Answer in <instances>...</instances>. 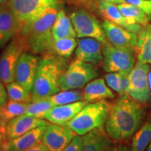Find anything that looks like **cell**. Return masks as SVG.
<instances>
[{"instance_id":"6da1fadb","label":"cell","mask_w":151,"mask_h":151,"mask_svg":"<svg viewBox=\"0 0 151 151\" xmlns=\"http://www.w3.org/2000/svg\"><path fill=\"white\" fill-rule=\"evenodd\" d=\"M145 115L144 105L127 94H122L111 104L105 131L115 142H125L140 129Z\"/></svg>"},{"instance_id":"7a4b0ae2","label":"cell","mask_w":151,"mask_h":151,"mask_svg":"<svg viewBox=\"0 0 151 151\" xmlns=\"http://www.w3.org/2000/svg\"><path fill=\"white\" fill-rule=\"evenodd\" d=\"M58 11L60 10H49L23 24L18 35L23 41L27 52L41 56L52 53L54 39L52 28Z\"/></svg>"},{"instance_id":"3957f363","label":"cell","mask_w":151,"mask_h":151,"mask_svg":"<svg viewBox=\"0 0 151 151\" xmlns=\"http://www.w3.org/2000/svg\"><path fill=\"white\" fill-rule=\"evenodd\" d=\"M67 67L66 58L54 53L41 56L32 90V101L48 98L61 91L60 81Z\"/></svg>"},{"instance_id":"277c9868","label":"cell","mask_w":151,"mask_h":151,"mask_svg":"<svg viewBox=\"0 0 151 151\" xmlns=\"http://www.w3.org/2000/svg\"><path fill=\"white\" fill-rule=\"evenodd\" d=\"M111 104L106 100L89 102L67 124L76 134L83 136L94 129L104 127Z\"/></svg>"},{"instance_id":"5b68a950","label":"cell","mask_w":151,"mask_h":151,"mask_svg":"<svg viewBox=\"0 0 151 151\" xmlns=\"http://www.w3.org/2000/svg\"><path fill=\"white\" fill-rule=\"evenodd\" d=\"M102 52L101 66L107 73H129L136 64L135 48L115 46L106 40L102 43Z\"/></svg>"},{"instance_id":"8992f818","label":"cell","mask_w":151,"mask_h":151,"mask_svg":"<svg viewBox=\"0 0 151 151\" xmlns=\"http://www.w3.org/2000/svg\"><path fill=\"white\" fill-rule=\"evenodd\" d=\"M99 76L96 66L76 59L68 66L60 81L61 90L82 89Z\"/></svg>"},{"instance_id":"52a82bcc","label":"cell","mask_w":151,"mask_h":151,"mask_svg":"<svg viewBox=\"0 0 151 151\" xmlns=\"http://www.w3.org/2000/svg\"><path fill=\"white\" fill-rule=\"evenodd\" d=\"M67 0H11L9 7L22 26L28 20L51 9H63Z\"/></svg>"},{"instance_id":"ba28073f","label":"cell","mask_w":151,"mask_h":151,"mask_svg":"<svg viewBox=\"0 0 151 151\" xmlns=\"http://www.w3.org/2000/svg\"><path fill=\"white\" fill-rule=\"evenodd\" d=\"M150 69L148 64L137 61L128 74L129 86L127 95L144 106L151 103L148 78Z\"/></svg>"},{"instance_id":"9c48e42d","label":"cell","mask_w":151,"mask_h":151,"mask_svg":"<svg viewBox=\"0 0 151 151\" xmlns=\"http://www.w3.org/2000/svg\"><path fill=\"white\" fill-rule=\"evenodd\" d=\"M24 52H27V48L18 35L5 46L0 56V80L5 85L14 81L17 63Z\"/></svg>"},{"instance_id":"30bf717a","label":"cell","mask_w":151,"mask_h":151,"mask_svg":"<svg viewBox=\"0 0 151 151\" xmlns=\"http://www.w3.org/2000/svg\"><path fill=\"white\" fill-rule=\"evenodd\" d=\"M70 18L78 38H94L101 43L107 40L101 24L89 11L77 9L71 14Z\"/></svg>"},{"instance_id":"8fae6325","label":"cell","mask_w":151,"mask_h":151,"mask_svg":"<svg viewBox=\"0 0 151 151\" xmlns=\"http://www.w3.org/2000/svg\"><path fill=\"white\" fill-rule=\"evenodd\" d=\"M39 58L29 52H24L17 63L14 73V81L29 91L32 90L37 75Z\"/></svg>"},{"instance_id":"7c38bea8","label":"cell","mask_w":151,"mask_h":151,"mask_svg":"<svg viewBox=\"0 0 151 151\" xmlns=\"http://www.w3.org/2000/svg\"><path fill=\"white\" fill-rule=\"evenodd\" d=\"M76 135L77 134L67 124L49 123L41 142L50 151H63Z\"/></svg>"},{"instance_id":"4fadbf2b","label":"cell","mask_w":151,"mask_h":151,"mask_svg":"<svg viewBox=\"0 0 151 151\" xmlns=\"http://www.w3.org/2000/svg\"><path fill=\"white\" fill-rule=\"evenodd\" d=\"M101 25L106 38L113 46L135 48L138 40L137 34L107 20H104Z\"/></svg>"},{"instance_id":"5bb4252c","label":"cell","mask_w":151,"mask_h":151,"mask_svg":"<svg viewBox=\"0 0 151 151\" xmlns=\"http://www.w3.org/2000/svg\"><path fill=\"white\" fill-rule=\"evenodd\" d=\"M75 59L94 66L100 65L103 60L102 43L94 38H79L75 50Z\"/></svg>"},{"instance_id":"9a60e30c","label":"cell","mask_w":151,"mask_h":151,"mask_svg":"<svg viewBox=\"0 0 151 151\" xmlns=\"http://www.w3.org/2000/svg\"><path fill=\"white\" fill-rule=\"evenodd\" d=\"M22 28V23L8 5L0 6V48H5Z\"/></svg>"},{"instance_id":"2e32d148","label":"cell","mask_w":151,"mask_h":151,"mask_svg":"<svg viewBox=\"0 0 151 151\" xmlns=\"http://www.w3.org/2000/svg\"><path fill=\"white\" fill-rule=\"evenodd\" d=\"M88 103V101L81 100L68 104L55 106L47 112L44 119L50 123L66 124Z\"/></svg>"},{"instance_id":"e0dca14e","label":"cell","mask_w":151,"mask_h":151,"mask_svg":"<svg viewBox=\"0 0 151 151\" xmlns=\"http://www.w3.org/2000/svg\"><path fill=\"white\" fill-rule=\"evenodd\" d=\"M50 122L44 119H39L24 114L9 120L6 124V135L9 140L19 137L26 132Z\"/></svg>"},{"instance_id":"ac0fdd59","label":"cell","mask_w":151,"mask_h":151,"mask_svg":"<svg viewBox=\"0 0 151 151\" xmlns=\"http://www.w3.org/2000/svg\"><path fill=\"white\" fill-rule=\"evenodd\" d=\"M114 97L115 94L107 86L104 78L93 79L83 89V100L88 102H94Z\"/></svg>"},{"instance_id":"d6986e66","label":"cell","mask_w":151,"mask_h":151,"mask_svg":"<svg viewBox=\"0 0 151 151\" xmlns=\"http://www.w3.org/2000/svg\"><path fill=\"white\" fill-rule=\"evenodd\" d=\"M47 126L41 125L26 132L20 137L9 140L7 150L24 151L41 142Z\"/></svg>"},{"instance_id":"ffe728a7","label":"cell","mask_w":151,"mask_h":151,"mask_svg":"<svg viewBox=\"0 0 151 151\" xmlns=\"http://www.w3.org/2000/svg\"><path fill=\"white\" fill-rule=\"evenodd\" d=\"M97 6L99 14L105 18V20L118 24L136 34L139 33L142 28V26L140 24L130 25L128 24L118 6L114 4L106 2V1H97Z\"/></svg>"},{"instance_id":"44dd1931","label":"cell","mask_w":151,"mask_h":151,"mask_svg":"<svg viewBox=\"0 0 151 151\" xmlns=\"http://www.w3.org/2000/svg\"><path fill=\"white\" fill-rule=\"evenodd\" d=\"M112 143L104 127L99 128L83 136L81 151H107Z\"/></svg>"},{"instance_id":"7402d4cb","label":"cell","mask_w":151,"mask_h":151,"mask_svg":"<svg viewBox=\"0 0 151 151\" xmlns=\"http://www.w3.org/2000/svg\"><path fill=\"white\" fill-rule=\"evenodd\" d=\"M138 40L135 47L137 61L151 65V24H147L137 34Z\"/></svg>"},{"instance_id":"603a6c76","label":"cell","mask_w":151,"mask_h":151,"mask_svg":"<svg viewBox=\"0 0 151 151\" xmlns=\"http://www.w3.org/2000/svg\"><path fill=\"white\" fill-rule=\"evenodd\" d=\"M52 35L54 39L77 37L71 18L67 16L63 9L58 11L52 28Z\"/></svg>"},{"instance_id":"cb8c5ba5","label":"cell","mask_w":151,"mask_h":151,"mask_svg":"<svg viewBox=\"0 0 151 151\" xmlns=\"http://www.w3.org/2000/svg\"><path fill=\"white\" fill-rule=\"evenodd\" d=\"M117 6L130 25H146L150 19L142 10L131 4L122 3L118 4Z\"/></svg>"},{"instance_id":"d4e9b609","label":"cell","mask_w":151,"mask_h":151,"mask_svg":"<svg viewBox=\"0 0 151 151\" xmlns=\"http://www.w3.org/2000/svg\"><path fill=\"white\" fill-rule=\"evenodd\" d=\"M151 142V118H149L132 139V151H145Z\"/></svg>"},{"instance_id":"484cf974","label":"cell","mask_w":151,"mask_h":151,"mask_svg":"<svg viewBox=\"0 0 151 151\" xmlns=\"http://www.w3.org/2000/svg\"><path fill=\"white\" fill-rule=\"evenodd\" d=\"M9 99L18 102L29 104L32 101V93L16 81L5 85Z\"/></svg>"},{"instance_id":"4316f807","label":"cell","mask_w":151,"mask_h":151,"mask_svg":"<svg viewBox=\"0 0 151 151\" xmlns=\"http://www.w3.org/2000/svg\"><path fill=\"white\" fill-rule=\"evenodd\" d=\"M28 105L29 104L9 99L7 103L1 109V120L7 123L9 120L25 114Z\"/></svg>"},{"instance_id":"83f0119b","label":"cell","mask_w":151,"mask_h":151,"mask_svg":"<svg viewBox=\"0 0 151 151\" xmlns=\"http://www.w3.org/2000/svg\"><path fill=\"white\" fill-rule=\"evenodd\" d=\"M78 41L76 38H64L54 39L52 46V52L64 58H69L74 52Z\"/></svg>"},{"instance_id":"f1b7e54d","label":"cell","mask_w":151,"mask_h":151,"mask_svg":"<svg viewBox=\"0 0 151 151\" xmlns=\"http://www.w3.org/2000/svg\"><path fill=\"white\" fill-rule=\"evenodd\" d=\"M55 106L65 105L83 100V90L74 89L61 90L48 97Z\"/></svg>"},{"instance_id":"f546056e","label":"cell","mask_w":151,"mask_h":151,"mask_svg":"<svg viewBox=\"0 0 151 151\" xmlns=\"http://www.w3.org/2000/svg\"><path fill=\"white\" fill-rule=\"evenodd\" d=\"M53 106L55 105L48 98L35 100L29 104L25 115L36 118L44 119L47 112Z\"/></svg>"},{"instance_id":"4dcf8cb0","label":"cell","mask_w":151,"mask_h":151,"mask_svg":"<svg viewBox=\"0 0 151 151\" xmlns=\"http://www.w3.org/2000/svg\"><path fill=\"white\" fill-rule=\"evenodd\" d=\"M104 79L107 86L113 91L120 94V73H108L104 76Z\"/></svg>"},{"instance_id":"1f68e13d","label":"cell","mask_w":151,"mask_h":151,"mask_svg":"<svg viewBox=\"0 0 151 151\" xmlns=\"http://www.w3.org/2000/svg\"><path fill=\"white\" fill-rule=\"evenodd\" d=\"M126 2L131 4L142 10L151 18V0H125Z\"/></svg>"},{"instance_id":"d6a6232c","label":"cell","mask_w":151,"mask_h":151,"mask_svg":"<svg viewBox=\"0 0 151 151\" xmlns=\"http://www.w3.org/2000/svg\"><path fill=\"white\" fill-rule=\"evenodd\" d=\"M83 146V136L76 135L63 151H81Z\"/></svg>"},{"instance_id":"836d02e7","label":"cell","mask_w":151,"mask_h":151,"mask_svg":"<svg viewBox=\"0 0 151 151\" xmlns=\"http://www.w3.org/2000/svg\"><path fill=\"white\" fill-rule=\"evenodd\" d=\"M6 124L0 119V148L2 150H7L9 139L6 135Z\"/></svg>"},{"instance_id":"e575fe53","label":"cell","mask_w":151,"mask_h":151,"mask_svg":"<svg viewBox=\"0 0 151 151\" xmlns=\"http://www.w3.org/2000/svg\"><path fill=\"white\" fill-rule=\"evenodd\" d=\"M8 101L9 97L6 86L2 81L0 80V108H2Z\"/></svg>"},{"instance_id":"d590c367","label":"cell","mask_w":151,"mask_h":151,"mask_svg":"<svg viewBox=\"0 0 151 151\" xmlns=\"http://www.w3.org/2000/svg\"><path fill=\"white\" fill-rule=\"evenodd\" d=\"M129 149L127 145L123 143L116 142V143H112L107 151H129Z\"/></svg>"},{"instance_id":"8d00e7d4","label":"cell","mask_w":151,"mask_h":151,"mask_svg":"<svg viewBox=\"0 0 151 151\" xmlns=\"http://www.w3.org/2000/svg\"><path fill=\"white\" fill-rule=\"evenodd\" d=\"M24 151H50L42 142H40L27 150Z\"/></svg>"},{"instance_id":"74e56055","label":"cell","mask_w":151,"mask_h":151,"mask_svg":"<svg viewBox=\"0 0 151 151\" xmlns=\"http://www.w3.org/2000/svg\"><path fill=\"white\" fill-rule=\"evenodd\" d=\"M97 1H106V2H109L111 4H120L125 3V0H97Z\"/></svg>"},{"instance_id":"f35d334b","label":"cell","mask_w":151,"mask_h":151,"mask_svg":"<svg viewBox=\"0 0 151 151\" xmlns=\"http://www.w3.org/2000/svg\"><path fill=\"white\" fill-rule=\"evenodd\" d=\"M148 86H149V90H150V94L151 97V69L150 71H149L148 75Z\"/></svg>"},{"instance_id":"ab89813d","label":"cell","mask_w":151,"mask_h":151,"mask_svg":"<svg viewBox=\"0 0 151 151\" xmlns=\"http://www.w3.org/2000/svg\"><path fill=\"white\" fill-rule=\"evenodd\" d=\"M11 0H0V6L7 5L9 3Z\"/></svg>"},{"instance_id":"60d3db41","label":"cell","mask_w":151,"mask_h":151,"mask_svg":"<svg viewBox=\"0 0 151 151\" xmlns=\"http://www.w3.org/2000/svg\"><path fill=\"white\" fill-rule=\"evenodd\" d=\"M145 151H151V142L150 144H149V146H148V148H146V150Z\"/></svg>"},{"instance_id":"b9f144b4","label":"cell","mask_w":151,"mask_h":151,"mask_svg":"<svg viewBox=\"0 0 151 151\" xmlns=\"http://www.w3.org/2000/svg\"><path fill=\"white\" fill-rule=\"evenodd\" d=\"M0 119H1V108H0Z\"/></svg>"},{"instance_id":"7bdbcfd3","label":"cell","mask_w":151,"mask_h":151,"mask_svg":"<svg viewBox=\"0 0 151 151\" xmlns=\"http://www.w3.org/2000/svg\"><path fill=\"white\" fill-rule=\"evenodd\" d=\"M0 151H4V150H2V149L0 148Z\"/></svg>"},{"instance_id":"ee69618b","label":"cell","mask_w":151,"mask_h":151,"mask_svg":"<svg viewBox=\"0 0 151 151\" xmlns=\"http://www.w3.org/2000/svg\"><path fill=\"white\" fill-rule=\"evenodd\" d=\"M4 151H9V150H4Z\"/></svg>"},{"instance_id":"f6af8a7d","label":"cell","mask_w":151,"mask_h":151,"mask_svg":"<svg viewBox=\"0 0 151 151\" xmlns=\"http://www.w3.org/2000/svg\"><path fill=\"white\" fill-rule=\"evenodd\" d=\"M129 151H132V150H130V148H129Z\"/></svg>"}]
</instances>
